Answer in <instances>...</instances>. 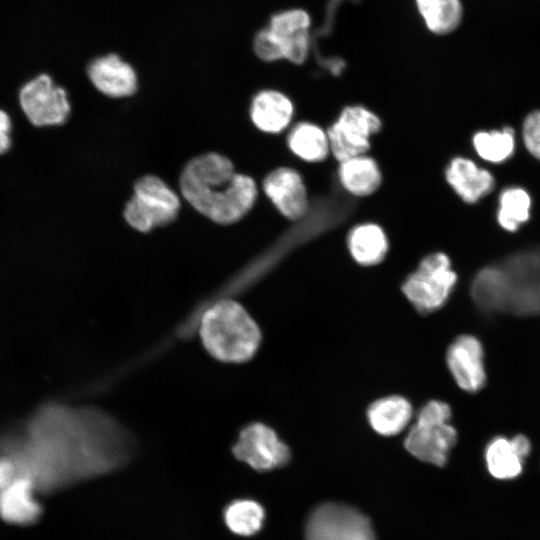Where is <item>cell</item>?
<instances>
[{"instance_id": "cell-5", "label": "cell", "mask_w": 540, "mask_h": 540, "mask_svg": "<svg viewBox=\"0 0 540 540\" xmlns=\"http://www.w3.org/2000/svg\"><path fill=\"white\" fill-rule=\"evenodd\" d=\"M309 15L300 9L277 13L254 38V51L264 61L280 59L303 63L310 46Z\"/></svg>"}, {"instance_id": "cell-13", "label": "cell", "mask_w": 540, "mask_h": 540, "mask_svg": "<svg viewBox=\"0 0 540 540\" xmlns=\"http://www.w3.org/2000/svg\"><path fill=\"white\" fill-rule=\"evenodd\" d=\"M446 362L462 390L476 393L485 386L484 348L477 337L470 334L458 336L447 350Z\"/></svg>"}, {"instance_id": "cell-23", "label": "cell", "mask_w": 540, "mask_h": 540, "mask_svg": "<svg viewBox=\"0 0 540 540\" xmlns=\"http://www.w3.org/2000/svg\"><path fill=\"white\" fill-rule=\"evenodd\" d=\"M410 403L401 396H389L372 403L367 417L371 427L379 434L393 436L401 432L411 419Z\"/></svg>"}, {"instance_id": "cell-9", "label": "cell", "mask_w": 540, "mask_h": 540, "mask_svg": "<svg viewBox=\"0 0 540 540\" xmlns=\"http://www.w3.org/2000/svg\"><path fill=\"white\" fill-rule=\"evenodd\" d=\"M381 121L364 106L344 108L327 131L330 152L339 161L366 154L371 137L380 130Z\"/></svg>"}, {"instance_id": "cell-30", "label": "cell", "mask_w": 540, "mask_h": 540, "mask_svg": "<svg viewBox=\"0 0 540 540\" xmlns=\"http://www.w3.org/2000/svg\"><path fill=\"white\" fill-rule=\"evenodd\" d=\"M11 126L9 115L0 109V154L5 153L11 146Z\"/></svg>"}, {"instance_id": "cell-25", "label": "cell", "mask_w": 540, "mask_h": 540, "mask_svg": "<svg viewBox=\"0 0 540 540\" xmlns=\"http://www.w3.org/2000/svg\"><path fill=\"white\" fill-rule=\"evenodd\" d=\"M472 145L482 160L500 164L507 161L515 153V131L510 126L477 131L472 137Z\"/></svg>"}, {"instance_id": "cell-16", "label": "cell", "mask_w": 540, "mask_h": 540, "mask_svg": "<svg viewBox=\"0 0 540 540\" xmlns=\"http://www.w3.org/2000/svg\"><path fill=\"white\" fill-rule=\"evenodd\" d=\"M33 482L17 477L0 491V518L12 525L28 526L35 524L42 515V506Z\"/></svg>"}, {"instance_id": "cell-12", "label": "cell", "mask_w": 540, "mask_h": 540, "mask_svg": "<svg viewBox=\"0 0 540 540\" xmlns=\"http://www.w3.org/2000/svg\"><path fill=\"white\" fill-rule=\"evenodd\" d=\"M232 452L238 460L260 472L286 465L291 456L289 448L274 430L262 423L243 428Z\"/></svg>"}, {"instance_id": "cell-29", "label": "cell", "mask_w": 540, "mask_h": 540, "mask_svg": "<svg viewBox=\"0 0 540 540\" xmlns=\"http://www.w3.org/2000/svg\"><path fill=\"white\" fill-rule=\"evenodd\" d=\"M19 473L10 456L5 453L0 455V491L12 483Z\"/></svg>"}, {"instance_id": "cell-26", "label": "cell", "mask_w": 540, "mask_h": 540, "mask_svg": "<svg viewBox=\"0 0 540 540\" xmlns=\"http://www.w3.org/2000/svg\"><path fill=\"white\" fill-rule=\"evenodd\" d=\"M427 28L439 35L454 31L462 20L460 0H416Z\"/></svg>"}, {"instance_id": "cell-1", "label": "cell", "mask_w": 540, "mask_h": 540, "mask_svg": "<svg viewBox=\"0 0 540 540\" xmlns=\"http://www.w3.org/2000/svg\"><path fill=\"white\" fill-rule=\"evenodd\" d=\"M131 451V437L108 414L50 407L34 419L26 439L5 453L20 476L48 494L121 467Z\"/></svg>"}, {"instance_id": "cell-21", "label": "cell", "mask_w": 540, "mask_h": 540, "mask_svg": "<svg viewBox=\"0 0 540 540\" xmlns=\"http://www.w3.org/2000/svg\"><path fill=\"white\" fill-rule=\"evenodd\" d=\"M348 248L359 264L375 265L382 261L387 253V236L379 225L371 222L362 223L349 232Z\"/></svg>"}, {"instance_id": "cell-17", "label": "cell", "mask_w": 540, "mask_h": 540, "mask_svg": "<svg viewBox=\"0 0 540 540\" xmlns=\"http://www.w3.org/2000/svg\"><path fill=\"white\" fill-rule=\"evenodd\" d=\"M445 178L454 192L468 204L477 203L495 187V178L489 170L463 156L451 159L445 169Z\"/></svg>"}, {"instance_id": "cell-15", "label": "cell", "mask_w": 540, "mask_h": 540, "mask_svg": "<svg viewBox=\"0 0 540 540\" xmlns=\"http://www.w3.org/2000/svg\"><path fill=\"white\" fill-rule=\"evenodd\" d=\"M530 451L531 442L525 435L495 436L485 447L487 470L496 479H514L522 473Z\"/></svg>"}, {"instance_id": "cell-20", "label": "cell", "mask_w": 540, "mask_h": 540, "mask_svg": "<svg viewBox=\"0 0 540 540\" xmlns=\"http://www.w3.org/2000/svg\"><path fill=\"white\" fill-rule=\"evenodd\" d=\"M339 163V181L348 193L359 197L368 196L380 186V168L367 154L354 156Z\"/></svg>"}, {"instance_id": "cell-8", "label": "cell", "mask_w": 540, "mask_h": 540, "mask_svg": "<svg viewBox=\"0 0 540 540\" xmlns=\"http://www.w3.org/2000/svg\"><path fill=\"white\" fill-rule=\"evenodd\" d=\"M180 208L176 193L156 176H145L134 186V194L124 209V217L133 228L148 232L172 222Z\"/></svg>"}, {"instance_id": "cell-18", "label": "cell", "mask_w": 540, "mask_h": 540, "mask_svg": "<svg viewBox=\"0 0 540 540\" xmlns=\"http://www.w3.org/2000/svg\"><path fill=\"white\" fill-rule=\"evenodd\" d=\"M87 72L93 85L108 96L124 97L136 91L137 77L134 69L115 54L94 59Z\"/></svg>"}, {"instance_id": "cell-4", "label": "cell", "mask_w": 540, "mask_h": 540, "mask_svg": "<svg viewBox=\"0 0 540 540\" xmlns=\"http://www.w3.org/2000/svg\"><path fill=\"white\" fill-rule=\"evenodd\" d=\"M200 336L214 358L229 363L249 360L260 344V330L247 311L233 300H222L205 311Z\"/></svg>"}, {"instance_id": "cell-2", "label": "cell", "mask_w": 540, "mask_h": 540, "mask_svg": "<svg viewBox=\"0 0 540 540\" xmlns=\"http://www.w3.org/2000/svg\"><path fill=\"white\" fill-rule=\"evenodd\" d=\"M180 188L198 212L219 224L243 218L258 193L253 178L235 172L232 162L216 153L192 159L181 173Z\"/></svg>"}, {"instance_id": "cell-24", "label": "cell", "mask_w": 540, "mask_h": 540, "mask_svg": "<svg viewBox=\"0 0 540 540\" xmlns=\"http://www.w3.org/2000/svg\"><path fill=\"white\" fill-rule=\"evenodd\" d=\"M532 198L529 192L520 186L505 187L498 198L496 220L507 232H516L529 221Z\"/></svg>"}, {"instance_id": "cell-11", "label": "cell", "mask_w": 540, "mask_h": 540, "mask_svg": "<svg viewBox=\"0 0 540 540\" xmlns=\"http://www.w3.org/2000/svg\"><path fill=\"white\" fill-rule=\"evenodd\" d=\"M19 102L30 123L36 127L62 124L70 112L66 91L46 74L22 86Z\"/></svg>"}, {"instance_id": "cell-10", "label": "cell", "mask_w": 540, "mask_h": 540, "mask_svg": "<svg viewBox=\"0 0 540 540\" xmlns=\"http://www.w3.org/2000/svg\"><path fill=\"white\" fill-rule=\"evenodd\" d=\"M306 540H375L369 519L337 503L318 506L306 525Z\"/></svg>"}, {"instance_id": "cell-14", "label": "cell", "mask_w": 540, "mask_h": 540, "mask_svg": "<svg viewBox=\"0 0 540 540\" xmlns=\"http://www.w3.org/2000/svg\"><path fill=\"white\" fill-rule=\"evenodd\" d=\"M263 190L276 209L287 219L298 220L308 210V194L302 176L293 168L280 167L263 181Z\"/></svg>"}, {"instance_id": "cell-7", "label": "cell", "mask_w": 540, "mask_h": 540, "mask_svg": "<svg viewBox=\"0 0 540 540\" xmlns=\"http://www.w3.org/2000/svg\"><path fill=\"white\" fill-rule=\"evenodd\" d=\"M456 281L450 258L435 252L426 256L405 280L403 292L419 312L430 313L444 305Z\"/></svg>"}, {"instance_id": "cell-6", "label": "cell", "mask_w": 540, "mask_h": 540, "mask_svg": "<svg viewBox=\"0 0 540 540\" xmlns=\"http://www.w3.org/2000/svg\"><path fill=\"white\" fill-rule=\"evenodd\" d=\"M450 419L451 409L447 403L432 400L425 404L407 434L406 449L421 461L444 466L457 441Z\"/></svg>"}, {"instance_id": "cell-28", "label": "cell", "mask_w": 540, "mask_h": 540, "mask_svg": "<svg viewBox=\"0 0 540 540\" xmlns=\"http://www.w3.org/2000/svg\"><path fill=\"white\" fill-rule=\"evenodd\" d=\"M522 139L530 155L540 161V110L532 111L525 117Z\"/></svg>"}, {"instance_id": "cell-22", "label": "cell", "mask_w": 540, "mask_h": 540, "mask_svg": "<svg viewBox=\"0 0 540 540\" xmlns=\"http://www.w3.org/2000/svg\"><path fill=\"white\" fill-rule=\"evenodd\" d=\"M287 145L295 156L310 163L321 162L330 153L327 131L307 121L291 127L287 135Z\"/></svg>"}, {"instance_id": "cell-19", "label": "cell", "mask_w": 540, "mask_h": 540, "mask_svg": "<svg viewBox=\"0 0 540 540\" xmlns=\"http://www.w3.org/2000/svg\"><path fill=\"white\" fill-rule=\"evenodd\" d=\"M293 115L292 101L280 91L263 90L252 100L251 119L263 132L277 134L284 131L291 124Z\"/></svg>"}, {"instance_id": "cell-3", "label": "cell", "mask_w": 540, "mask_h": 540, "mask_svg": "<svg viewBox=\"0 0 540 540\" xmlns=\"http://www.w3.org/2000/svg\"><path fill=\"white\" fill-rule=\"evenodd\" d=\"M471 297L484 314L531 316L540 311V246L509 254L480 269Z\"/></svg>"}, {"instance_id": "cell-27", "label": "cell", "mask_w": 540, "mask_h": 540, "mask_svg": "<svg viewBox=\"0 0 540 540\" xmlns=\"http://www.w3.org/2000/svg\"><path fill=\"white\" fill-rule=\"evenodd\" d=\"M223 517L231 532L240 536H251L261 529L265 513L258 502L240 499L227 505Z\"/></svg>"}]
</instances>
